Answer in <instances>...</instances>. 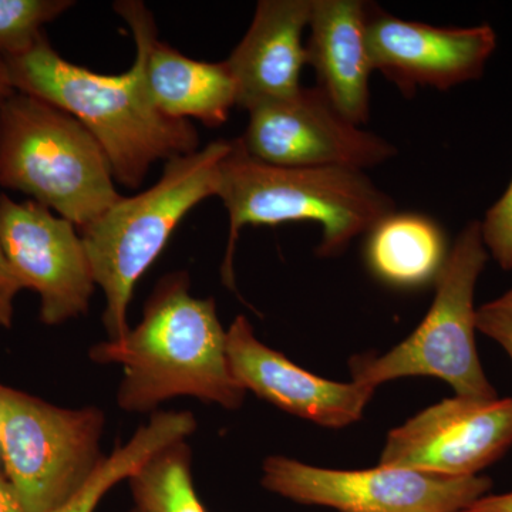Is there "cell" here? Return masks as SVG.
<instances>
[{
  "label": "cell",
  "instance_id": "obj_2",
  "mask_svg": "<svg viewBox=\"0 0 512 512\" xmlns=\"http://www.w3.org/2000/svg\"><path fill=\"white\" fill-rule=\"evenodd\" d=\"M126 73H94L64 60L43 35L28 52L5 59L16 92L30 94L72 114L109 158L114 180L138 188L151 165L197 151L200 137L190 120L165 116L148 96L144 59Z\"/></svg>",
  "mask_w": 512,
  "mask_h": 512
},
{
  "label": "cell",
  "instance_id": "obj_4",
  "mask_svg": "<svg viewBox=\"0 0 512 512\" xmlns=\"http://www.w3.org/2000/svg\"><path fill=\"white\" fill-rule=\"evenodd\" d=\"M232 141H212L165 163L160 181L148 190L121 197L92 224L79 229L94 281L106 296L104 328L109 340L127 335L128 306L134 288L146 274L174 229L201 201L217 195L221 167Z\"/></svg>",
  "mask_w": 512,
  "mask_h": 512
},
{
  "label": "cell",
  "instance_id": "obj_5",
  "mask_svg": "<svg viewBox=\"0 0 512 512\" xmlns=\"http://www.w3.org/2000/svg\"><path fill=\"white\" fill-rule=\"evenodd\" d=\"M109 158L72 114L15 92L0 104V185L56 211L77 229L120 200Z\"/></svg>",
  "mask_w": 512,
  "mask_h": 512
},
{
  "label": "cell",
  "instance_id": "obj_24",
  "mask_svg": "<svg viewBox=\"0 0 512 512\" xmlns=\"http://www.w3.org/2000/svg\"><path fill=\"white\" fill-rule=\"evenodd\" d=\"M463 512H512L511 493L484 495Z\"/></svg>",
  "mask_w": 512,
  "mask_h": 512
},
{
  "label": "cell",
  "instance_id": "obj_19",
  "mask_svg": "<svg viewBox=\"0 0 512 512\" xmlns=\"http://www.w3.org/2000/svg\"><path fill=\"white\" fill-rule=\"evenodd\" d=\"M141 512H207L192 481V451L184 441L154 454L128 478Z\"/></svg>",
  "mask_w": 512,
  "mask_h": 512
},
{
  "label": "cell",
  "instance_id": "obj_12",
  "mask_svg": "<svg viewBox=\"0 0 512 512\" xmlns=\"http://www.w3.org/2000/svg\"><path fill=\"white\" fill-rule=\"evenodd\" d=\"M366 32L373 69L407 97L417 87L444 92L480 79L497 47L490 25L437 28L396 18L375 5H367Z\"/></svg>",
  "mask_w": 512,
  "mask_h": 512
},
{
  "label": "cell",
  "instance_id": "obj_10",
  "mask_svg": "<svg viewBox=\"0 0 512 512\" xmlns=\"http://www.w3.org/2000/svg\"><path fill=\"white\" fill-rule=\"evenodd\" d=\"M79 229L39 202L0 194V247L23 289L40 298V320L59 326L89 311L96 281Z\"/></svg>",
  "mask_w": 512,
  "mask_h": 512
},
{
  "label": "cell",
  "instance_id": "obj_26",
  "mask_svg": "<svg viewBox=\"0 0 512 512\" xmlns=\"http://www.w3.org/2000/svg\"><path fill=\"white\" fill-rule=\"evenodd\" d=\"M16 90L13 89L10 83L8 66H6L5 59L0 56V104L9 99Z\"/></svg>",
  "mask_w": 512,
  "mask_h": 512
},
{
  "label": "cell",
  "instance_id": "obj_14",
  "mask_svg": "<svg viewBox=\"0 0 512 512\" xmlns=\"http://www.w3.org/2000/svg\"><path fill=\"white\" fill-rule=\"evenodd\" d=\"M114 10L133 32L144 59L148 96L161 113L171 119H197L208 127L228 121L229 111L238 106V86L227 62H198L160 42L143 2L124 0L114 3Z\"/></svg>",
  "mask_w": 512,
  "mask_h": 512
},
{
  "label": "cell",
  "instance_id": "obj_23",
  "mask_svg": "<svg viewBox=\"0 0 512 512\" xmlns=\"http://www.w3.org/2000/svg\"><path fill=\"white\" fill-rule=\"evenodd\" d=\"M23 291L0 247V329H10L15 316V299Z\"/></svg>",
  "mask_w": 512,
  "mask_h": 512
},
{
  "label": "cell",
  "instance_id": "obj_6",
  "mask_svg": "<svg viewBox=\"0 0 512 512\" xmlns=\"http://www.w3.org/2000/svg\"><path fill=\"white\" fill-rule=\"evenodd\" d=\"M488 258L481 224L471 221L448 252L436 298L419 328L386 355L353 357V382L377 387L399 377L434 376L450 384L458 397L497 399L476 346L474 292Z\"/></svg>",
  "mask_w": 512,
  "mask_h": 512
},
{
  "label": "cell",
  "instance_id": "obj_16",
  "mask_svg": "<svg viewBox=\"0 0 512 512\" xmlns=\"http://www.w3.org/2000/svg\"><path fill=\"white\" fill-rule=\"evenodd\" d=\"M366 8L360 0H312L306 45L319 89L356 126L369 120V80L375 70L367 46Z\"/></svg>",
  "mask_w": 512,
  "mask_h": 512
},
{
  "label": "cell",
  "instance_id": "obj_3",
  "mask_svg": "<svg viewBox=\"0 0 512 512\" xmlns=\"http://www.w3.org/2000/svg\"><path fill=\"white\" fill-rule=\"evenodd\" d=\"M221 167L218 197L229 215L227 254L222 281L235 289L234 254L239 232L247 225L315 222L322 227L318 255H339L359 235L394 211V201L350 168H293L262 163L249 156L241 140Z\"/></svg>",
  "mask_w": 512,
  "mask_h": 512
},
{
  "label": "cell",
  "instance_id": "obj_21",
  "mask_svg": "<svg viewBox=\"0 0 512 512\" xmlns=\"http://www.w3.org/2000/svg\"><path fill=\"white\" fill-rule=\"evenodd\" d=\"M481 224L485 248L504 271L512 269V180Z\"/></svg>",
  "mask_w": 512,
  "mask_h": 512
},
{
  "label": "cell",
  "instance_id": "obj_18",
  "mask_svg": "<svg viewBox=\"0 0 512 512\" xmlns=\"http://www.w3.org/2000/svg\"><path fill=\"white\" fill-rule=\"evenodd\" d=\"M191 412H157L141 426L124 446L106 457L96 473L72 500L52 512H94L104 495L121 481L128 480L154 454L171 444L184 441L197 430Z\"/></svg>",
  "mask_w": 512,
  "mask_h": 512
},
{
  "label": "cell",
  "instance_id": "obj_1",
  "mask_svg": "<svg viewBox=\"0 0 512 512\" xmlns=\"http://www.w3.org/2000/svg\"><path fill=\"white\" fill-rule=\"evenodd\" d=\"M188 272L163 276L144 305V315L124 338L97 343L94 363L123 367L117 404L128 413L153 412L174 397H197L239 409L247 390L229 365L227 332L214 299L191 295Z\"/></svg>",
  "mask_w": 512,
  "mask_h": 512
},
{
  "label": "cell",
  "instance_id": "obj_15",
  "mask_svg": "<svg viewBox=\"0 0 512 512\" xmlns=\"http://www.w3.org/2000/svg\"><path fill=\"white\" fill-rule=\"evenodd\" d=\"M312 0H262L247 35L227 60L238 86V106L249 110L301 90L308 64L303 30L311 20Z\"/></svg>",
  "mask_w": 512,
  "mask_h": 512
},
{
  "label": "cell",
  "instance_id": "obj_25",
  "mask_svg": "<svg viewBox=\"0 0 512 512\" xmlns=\"http://www.w3.org/2000/svg\"><path fill=\"white\" fill-rule=\"evenodd\" d=\"M0 512H26L8 478L0 474Z\"/></svg>",
  "mask_w": 512,
  "mask_h": 512
},
{
  "label": "cell",
  "instance_id": "obj_8",
  "mask_svg": "<svg viewBox=\"0 0 512 512\" xmlns=\"http://www.w3.org/2000/svg\"><path fill=\"white\" fill-rule=\"evenodd\" d=\"M266 490L339 512H463L493 487L484 476L448 478L392 466L329 470L282 456L262 466Z\"/></svg>",
  "mask_w": 512,
  "mask_h": 512
},
{
  "label": "cell",
  "instance_id": "obj_13",
  "mask_svg": "<svg viewBox=\"0 0 512 512\" xmlns=\"http://www.w3.org/2000/svg\"><path fill=\"white\" fill-rule=\"evenodd\" d=\"M227 352L232 373L247 392L320 426L342 429L355 423L375 394L369 384L332 382L295 365L259 342L245 316L229 326Z\"/></svg>",
  "mask_w": 512,
  "mask_h": 512
},
{
  "label": "cell",
  "instance_id": "obj_27",
  "mask_svg": "<svg viewBox=\"0 0 512 512\" xmlns=\"http://www.w3.org/2000/svg\"><path fill=\"white\" fill-rule=\"evenodd\" d=\"M128 512H141V511H140V510H138V508H137V507H134V508H131V510H130V511H128Z\"/></svg>",
  "mask_w": 512,
  "mask_h": 512
},
{
  "label": "cell",
  "instance_id": "obj_7",
  "mask_svg": "<svg viewBox=\"0 0 512 512\" xmlns=\"http://www.w3.org/2000/svg\"><path fill=\"white\" fill-rule=\"evenodd\" d=\"M106 414L64 409L0 384V454L26 512H52L89 483L101 453Z\"/></svg>",
  "mask_w": 512,
  "mask_h": 512
},
{
  "label": "cell",
  "instance_id": "obj_17",
  "mask_svg": "<svg viewBox=\"0 0 512 512\" xmlns=\"http://www.w3.org/2000/svg\"><path fill=\"white\" fill-rule=\"evenodd\" d=\"M448 252L440 225L417 212L393 211L367 232L366 264L377 279L394 288H420L437 281Z\"/></svg>",
  "mask_w": 512,
  "mask_h": 512
},
{
  "label": "cell",
  "instance_id": "obj_9",
  "mask_svg": "<svg viewBox=\"0 0 512 512\" xmlns=\"http://www.w3.org/2000/svg\"><path fill=\"white\" fill-rule=\"evenodd\" d=\"M242 147L262 163L293 168L365 171L386 163L397 150L339 113L318 86L248 110Z\"/></svg>",
  "mask_w": 512,
  "mask_h": 512
},
{
  "label": "cell",
  "instance_id": "obj_11",
  "mask_svg": "<svg viewBox=\"0 0 512 512\" xmlns=\"http://www.w3.org/2000/svg\"><path fill=\"white\" fill-rule=\"evenodd\" d=\"M511 446L512 397L457 396L390 431L380 464L437 477H473Z\"/></svg>",
  "mask_w": 512,
  "mask_h": 512
},
{
  "label": "cell",
  "instance_id": "obj_22",
  "mask_svg": "<svg viewBox=\"0 0 512 512\" xmlns=\"http://www.w3.org/2000/svg\"><path fill=\"white\" fill-rule=\"evenodd\" d=\"M476 323L477 330L497 342L512 362V288L478 308Z\"/></svg>",
  "mask_w": 512,
  "mask_h": 512
},
{
  "label": "cell",
  "instance_id": "obj_20",
  "mask_svg": "<svg viewBox=\"0 0 512 512\" xmlns=\"http://www.w3.org/2000/svg\"><path fill=\"white\" fill-rule=\"evenodd\" d=\"M70 0H0V56L28 52L43 33V26L72 8Z\"/></svg>",
  "mask_w": 512,
  "mask_h": 512
}]
</instances>
